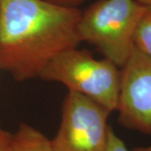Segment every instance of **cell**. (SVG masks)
<instances>
[{
	"instance_id": "1",
	"label": "cell",
	"mask_w": 151,
	"mask_h": 151,
	"mask_svg": "<svg viewBox=\"0 0 151 151\" xmlns=\"http://www.w3.org/2000/svg\"><path fill=\"white\" fill-rule=\"evenodd\" d=\"M81 14L45 0H0V70L19 81L38 78L55 56L78 47Z\"/></svg>"
},
{
	"instance_id": "2",
	"label": "cell",
	"mask_w": 151,
	"mask_h": 151,
	"mask_svg": "<svg viewBox=\"0 0 151 151\" xmlns=\"http://www.w3.org/2000/svg\"><path fill=\"white\" fill-rule=\"evenodd\" d=\"M145 8L138 0H97L81 11V42L93 45L121 68L134 49L135 33Z\"/></svg>"
},
{
	"instance_id": "3",
	"label": "cell",
	"mask_w": 151,
	"mask_h": 151,
	"mask_svg": "<svg viewBox=\"0 0 151 151\" xmlns=\"http://www.w3.org/2000/svg\"><path fill=\"white\" fill-rule=\"evenodd\" d=\"M39 78L63 84L68 91L93 100L110 113L116 111L120 88V68L106 58H93L77 47L60 53L44 68Z\"/></svg>"
},
{
	"instance_id": "4",
	"label": "cell",
	"mask_w": 151,
	"mask_h": 151,
	"mask_svg": "<svg viewBox=\"0 0 151 151\" xmlns=\"http://www.w3.org/2000/svg\"><path fill=\"white\" fill-rule=\"evenodd\" d=\"M110 114L92 99L68 91L59 129L50 139L55 151H106Z\"/></svg>"
},
{
	"instance_id": "5",
	"label": "cell",
	"mask_w": 151,
	"mask_h": 151,
	"mask_svg": "<svg viewBox=\"0 0 151 151\" xmlns=\"http://www.w3.org/2000/svg\"><path fill=\"white\" fill-rule=\"evenodd\" d=\"M116 111L121 125L151 135V57L136 47L120 68Z\"/></svg>"
},
{
	"instance_id": "6",
	"label": "cell",
	"mask_w": 151,
	"mask_h": 151,
	"mask_svg": "<svg viewBox=\"0 0 151 151\" xmlns=\"http://www.w3.org/2000/svg\"><path fill=\"white\" fill-rule=\"evenodd\" d=\"M10 151H55L51 141L30 124L21 123L12 134Z\"/></svg>"
},
{
	"instance_id": "7",
	"label": "cell",
	"mask_w": 151,
	"mask_h": 151,
	"mask_svg": "<svg viewBox=\"0 0 151 151\" xmlns=\"http://www.w3.org/2000/svg\"><path fill=\"white\" fill-rule=\"evenodd\" d=\"M135 47L151 57V5L146 6L134 37Z\"/></svg>"
},
{
	"instance_id": "8",
	"label": "cell",
	"mask_w": 151,
	"mask_h": 151,
	"mask_svg": "<svg viewBox=\"0 0 151 151\" xmlns=\"http://www.w3.org/2000/svg\"><path fill=\"white\" fill-rule=\"evenodd\" d=\"M106 151H129L124 141L114 133L110 127L108 132V141Z\"/></svg>"
},
{
	"instance_id": "9",
	"label": "cell",
	"mask_w": 151,
	"mask_h": 151,
	"mask_svg": "<svg viewBox=\"0 0 151 151\" xmlns=\"http://www.w3.org/2000/svg\"><path fill=\"white\" fill-rule=\"evenodd\" d=\"M12 134L5 130L0 124V151H10Z\"/></svg>"
},
{
	"instance_id": "10",
	"label": "cell",
	"mask_w": 151,
	"mask_h": 151,
	"mask_svg": "<svg viewBox=\"0 0 151 151\" xmlns=\"http://www.w3.org/2000/svg\"><path fill=\"white\" fill-rule=\"evenodd\" d=\"M55 5L66 7V8H79L86 0H45Z\"/></svg>"
},
{
	"instance_id": "11",
	"label": "cell",
	"mask_w": 151,
	"mask_h": 151,
	"mask_svg": "<svg viewBox=\"0 0 151 151\" xmlns=\"http://www.w3.org/2000/svg\"><path fill=\"white\" fill-rule=\"evenodd\" d=\"M131 151H151V145L147 146H137Z\"/></svg>"
},
{
	"instance_id": "12",
	"label": "cell",
	"mask_w": 151,
	"mask_h": 151,
	"mask_svg": "<svg viewBox=\"0 0 151 151\" xmlns=\"http://www.w3.org/2000/svg\"><path fill=\"white\" fill-rule=\"evenodd\" d=\"M140 4L145 6L151 5V0H138Z\"/></svg>"
}]
</instances>
